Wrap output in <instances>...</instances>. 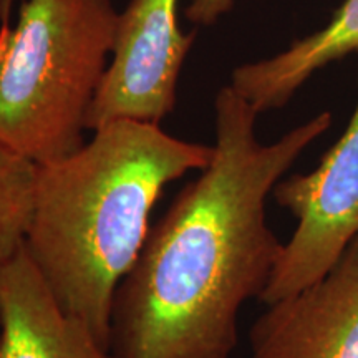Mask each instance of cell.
<instances>
[{"instance_id": "obj_6", "label": "cell", "mask_w": 358, "mask_h": 358, "mask_svg": "<svg viewBox=\"0 0 358 358\" xmlns=\"http://www.w3.org/2000/svg\"><path fill=\"white\" fill-rule=\"evenodd\" d=\"M249 343L250 358H358V236L320 280L268 303Z\"/></svg>"}, {"instance_id": "obj_7", "label": "cell", "mask_w": 358, "mask_h": 358, "mask_svg": "<svg viewBox=\"0 0 358 358\" xmlns=\"http://www.w3.org/2000/svg\"><path fill=\"white\" fill-rule=\"evenodd\" d=\"M0 358H111L82 320L58 306L25 245L0 271Z\"/></svg>"}, {"instance_id": "obj_1", "label": "cell", "mask_w": 358, "mask_h": 358, "mask_svg": "<svg viewBox=\"0 0 358 358\" xmlns=\"http://www.w3.org/2000/svg\"><path fill=\"white\" fill-rule=\"evenodd\" d=\"M211 163L150 231L115 294L111 358H231L239 312L267 287L284 243L267 198L303 151L332 127L313 116L264 145L257 111L226 85L214 100Z\"/></svg>"}, {"instance_id": "obj_5", "label": "cell", "mask_w": 358, "mask_h": 358, "mask_svg": "<svg viewBox=\"0 0 358 358\" xmlns=\"http://www.w3.org/2000/svg\"><path fill=\"white\" fill-rule=\"evenodd\" d=\"M178 2L129 0L120 12L113 53L88 111V131L115 120L159 124L176 108L179 75L198 35L181 30Z\"/></svg>"}, {"instance_id": "obj_9", "label": "cell", "mask_w": 358, "mask_h": 358, "mask_svg": "<svg viewBox=\"0 0 358 358\" xmlns=\"http://www.w3.org/2000/svg\"><path fill=\"white\" fill-rule=\"evenodd\" d=\"M38 164L0 143V271L25 245Z\"/></svg>"}, {"instance_id": "obj_3", "label": "cell", "mask_w": 358, "mask_h": 358, "mask_svg": "<svg viewBox=\"0 0 358 358\" xmlns=\"http://www.w3.org/2000/svg\"><path fill=\"white\" fill-rule=\"evenodd\" d=\"M118 17L113 0H22L0 27V143L37 164L85 145Z\"/></svg>"}, {"instance_id": "obj_8", "label": "cell", "mask_w": 358, "mask_h": 358, "mask_svg": "<svg viewBox=\"0 0 358 358\" xmlns=\"http://www.w3.org/2000/svg\"><path fill=\"white\" fill-rule=\"evenodd\" d=\"M358 52V0H345L319 32L294 42L287 50L236 66L231 87L257 115L284 108L313 73Z\"/></svg>"}, {"instance_id": "obj_4", "label": "cell", "mask_w": 358, "mask_h": 358, "mask_svg": "<svg viewBox=\"0 0 358 358\" xmlns=\"http://www.w3.org/2000/svg\"><path fill=\"white\" fill-rule=\"evenodd\" d=\"M271 196L297 226L259 299L266 306L320 280L358 236V100L345 133L319 166L282 178Z\"/></svg>"}, {"instance_id": "obj_10", "label": "cell", "mask_w": 358, "mask_h": 358, "mask_svg": "<svg viewBox=\"0 0 358 358\" xmlns=\"http://www.w3.org/2000/svg\"><path fill=\"white\" fill-rule=\"evenodd\" d=\"M234 0H191L186 7V19L196 27H211L231 12Z\"/></svg>"}, {"instance_id": "obj_11", "label": "cell", "mask_w": 358, "mask_h": 358, "mask_svg": "<svg viewBox=\"0 0 358 358\" xmlns=\"http://www.w3.org/2000/svg\"><path fill=\"white\" fill-rule=\"evenodd\" d=\"M15 2L17 0H0V22H2V25L10 22L12 8L15 6Z\"/></svg>"}, {"instance_id": "obj_2", "label": "cell", "mask_w": 358, "mask_h": 358, "mask_svg": "<svg viewBox=\"0 0 358 358\" xmlns=\"http://www.w3.org/2000/svg\"><path fill=\"white\" fill-rule=\"evenodd\" d=\"M214 146L159 124L115 120L80 150L38 164L25 249L58 306L110 350L111 310L161 192L211 163Z\"/></svg>"}]
</instances>
